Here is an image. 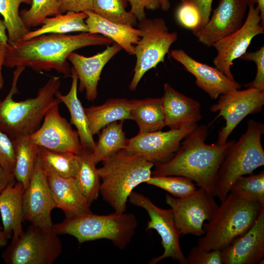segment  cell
Returning <instances> with one entry per match:
<instances>
[{
    "label": "cell",
    "instance_id": "6da1fadb",
    "mask_svg": "<svg viewBox=\"0 0 264 264\" xmlns=\"http://www.w3.org/2000/svg\"><path fill=\"white\" fill-rule=\"evenodd\" d=\"M113 43L107 37L89 32L44 34L8 43L4 66L9 68L24 66L37 73L54 69L66 76H71V68L67 61L70 54L84 47Z\"/></svg>",
    "mask_w": 264,
    "mask_h": 264
},
{
    "label": "cell",
    "instance_id": "7a4b0ae2",
    "mask_svg": "<svg viewBox=\"0 0 264 264\" xmlns=\"http://www.w3.org/2000/svg\"><path fill=\"white\" fill-rule=\"evenodd\" d=\"M208 134L206 126L197 125L184 137L169 160L155 164L152 176H185L214 197L220 166L236 141H229L221 146L207 144L205 140Z\"/></svg>",
    "mask_w": 264,
    "mask_h": 264
},
{
    "label": "cell",
    "instance_id": "3957f363",
    "mask_svg": "<svg viewBox=\"0 0 264 264\" xmlns=\"http://www.w3.org/2000/svg\"><path fill=\"white\" fill-rule=\"evenodd\" d=\"M25 68L24 66L16 67L11 89L6 97L0 100V129L12 140L34 132L41 126L49 109L61 103L55 97L61 84L60 78L55 76H51L39 89L35 97L14 100L13 95L20 93L17 88L18 79Z\"/></svg>",
    "mask_w": 264,
    "mask_h": 264
},
{
    "label": "cell",
    "instance_id": "277c9868",
    "mask_svg": "<svg viewBox=\"0 0 264 264\" xmlns=\"http://www.w3.org/2000/svg\"><path fill=\"white\" fill-rule=\"evenodd\" d=\"M102 162L98 168L102 180L100 194L114 212H125L129 196L151 177L154 164L126 148Z\"/></svg>",
    "mask_w": 264,
    "mask_h": 264
},
{
    "label": "cell",
    "instance_id": "5b68a950",
    "mask_svg": "<svg viewBox=\"0 0 264 264\" xmlns=\"http://www.w3.org/2000/svg\"><path fill=\"white\" fill-rule=\"evenodd\" d=\"M263 209L259 203L229 192L212 219L204 223L205 233L197 247L201 251L222 250L250 229Z\"/></svg>",
    "mask_w": 264,
    "mask_h": 264
},
{
    "label": "cell",
    "instance_id": "8992f818",
    "mask_svg": "<svg viewBox=\"0 0 264 264\" xmlns=\"http://www.w3.org/2000/svg\"><path fill=\"white\" fill-rule=\"evenodd\" d=\"M137 226V219L133 214L114 212L108 215L91 213L65 218L53 224L52 229L58 235L73 236L80 243L107 239L116 247L124 249L131 241Z\"/></svg>",
    "mask_w": 264,
    "mask_h": 264
},
{
    "label": "cell",
    "instance_id": "52a82bcc",
    "mask_svg": "<svg viewBox=\"0 0 264 264\" xmlns=\"http://www.w3.org/2000/svg\"><path fill=\"white\" fill-rule=\"evenodd\" d=\"M263 123L250 119L245 132L227 151L218 172L214 197L222 201L233 182L241 176L251 174L264 164L261 138Z\"/></svg>",
    "mask_w": 264,
    "mask_h": 264
},
{
    "label": "cell",
    "instance_id": "ba28073f",
    "mask_svg": "<svg viewBox=\"0 0 264 264\" xmlns=\"http://www.w3.org/2000/svg\"><path fill=\"white\" fill-rule=\"evenodd\" d=\"M137 25L141 31V37L135 46L136 63L129 87L132 91L136 90L146 72L164 62L165 55L178 38L176 32L169 31L162 18H145L139 21Z\"/></svg>",
    "mask_w": 264,
    "mask_h": 264
},
{
    "label": "cell",
    "instance_id": "9c48e42d",
    "mask_svg": "<svg viewBox=\"0 0 264 264\" xmlns=\"http://www.w3.org/2000/svg\"><path fill=\"white\" fill-rule=\"evenodd\" d=\"M62 245L52 229L31 224L2 254L7 264H52L60 255Z\"/></svg>",
    "mask_w": 264,
    "mask_h": 264
},
{
    "label": "cell",
    "instance_id": "30bf717a",
    "mask_svg": "<svg viewBox=\"0 0 264 264\" xmlns=\"http://www.w3.org/2000/svg\"><path fill=\"white\" fill-rule=\"evenodd\" d=\"M128 201L146 210L150 217L146 229L155 230L161 239L163 253L152 258L149 264H155L165 258H171L181 264H188L179 243L181 234L176 225L172 210L161 208L148 197L133 191L129 196Z\"/></svg>",
    "mask_w": 264,
    "mask_h": 264
},
{
    "label": "cell",
    "instance_id": "8fae6325",
    "mask_svg": "<svg viewBox=\"0 0 264 264\" xmlns=\"http://www.w3.org/2000/svg\"><path fill=\"white\" fill-rule=\"evenodd\" d=\"M214 197L201 188L183 198L166 195V202L171 207L182 235L202 236L204 234L205 221L212 219L218 207Z\"/></svg>",
    "mask_w": 264,
    "mask_h": 264
},
{
    "label": "cell",
    "instance_id": "7c38bea8",
    "mask_svg": "<svg viewBox=\"0 0 264 264\" xmlns=\"http://www.w3.org/2000/svg\"><path fill=\"white\" fill-rule=\"evenodd\" d=\"M217 103L210 110L219 112L217 117L222 116L225 125L219 131L217 144L223 145L233 131L248 115L259 113L264 105V91L253 88L244 90L234 89L219 97Z\"/></svg>",
    "mask_w": 264,
    "mask_h": 264
},
{
    "label": "cell",
    "instance_id": "4fadbf2b",
    "mask_svg": "<svg viewBox=\"0 0 264 264\" xmlns=\"http://www.w3.org/2000/svg\"><path fill=\"white\" fill-rule=\"evenodd\" d=\"M248 7L247 15L242 25L213 45L217 52L213 60L215 67L231 80H235L231 70L233 61L246 52L255 37L264 33L258 7L254 4Z\"/></svg>",
    "mask_w": 264,
    "mask_h": 264
},
{
    "label": "cell",
    "instance_id": "5bb4252c",
    "mask_svg": "<svg viewBox=\"0 0 264 264\" xmlns=\"http://www.w3.org/2000/svg\"><path fill=\"white\" fill-rule=\"evenodd\" d=\"M51 107L46 112L40 128L29 137L39 147L59 152L78 154L83 148L79 134L59 112V105Z\"/></svg>",
    "mask_w": 264,
    "mask_h": 264
},
{
    "label": "cell",
    "instance_id": "9a60e30c",
    "mask_svg": "<svg viewBox=\"0 0 264 264\" xmlns=\"http://www.w3.org/2000/svg\"><path fill=\"white\" fill-rule=\"evenodd\" d=\"M197 125L166 132L138 133L128 140L126 149L139 154L154 165L164 163L173 156L182 140Z\"/></svg>",
    "mask_w": 264,
    "mask_h": 264
},
{
    "label": "cell",
    "instance_id": "2e32d148",
    "mask_svg": "<svg viewBox=\"0 0 264 264\" xmlns=\"http://www.w3.org/2000/svg\"><path fill=\"white\" fill-rule=\"evenodd\" d=\"M24 220L46 229L53 225L51 212L54 208L46 171L38 159L22 198Z\"/></svg>",
    "mask_w": 264,
    "mask_h": 264
},
{
    "label": "cell",
    "instance_id": "e0dca14e",
    "mask_svg": "<svg viewBox=\"0 0 264 264\" xmlns=\"http://www.w3.org/2000/svg\"><path fill=\"white\" fill-rule=\"evenodd\" d=\"M248 6L245 0H219L211 17L196 35L198 42L207 46H213L238 29L243 23Z\"/></svg>",
    "mask_w": 264,
    "mask_h": 264
},
{
    "label": "cell",
    "instance_id": "ac0fdd59",
    "mask_svg": "<svg viewBox=\"0 0 264 264\" xmlns=\"http://www.w3.org/2000/svg\"><path fill=\"white\" fill-rule=\"evenodd\" d=\"M170 55L194 76L197 86L212 99H217L222 94L241 87L239 83L229 78L216 67L195 60L182 49L171 50Z\"/></svg>",
    "mask_w": 264,
    "mask_h": 264
},
{
    "label": "cell",
    "instance_id": "d6986e66",
    "mask_svg": "<svg viewBox=\"0 0 264 264\" xmlns=\"http://www.w3.org/2000/svg\"><path fill=\"white\" fill-rule=\"evenodd\" d=\"M221 251L223 264H262L264 258V209L249 230Z\"/></svg>",
    "mask_w": 264,
    "mask_h": 264
},
{
    "label": "cell",
    "instance_id": "ffe728a7",
    "mask_svg": "<svg viewBox=\"0 0 264 264\" xmlns=\"http://www.w3.org/2000/svg\"><path fill=\"white\" fill-rule=\"evenodd\" d=\"M122 48L113 43L105 50L90 57H86L73 52L68 60L73 65L79 80V91L86 92L88 101H93L97 96V86L104 67Z\"/></svg>",
    "mask_w": 264,
    "mask_h": 264
},
{
    "label": "cell",
    "instance_id": "44dd1931",
    "mask_svg": "<svg viewBox=\"0 0 264 264\" xmlns=\"http://www.w3.org/2000/svg\"><path fill=\"white\" fill-rule=\"evenodd\" d=\"M161 99L165 126L170 129L197 125L202 118L200 103L179 92L168 83L164 86Z\"/></svg>",
    "mask_w": 264,
    "mask_h": 264
},
{
    "label": "cell",
    "instance_id": "7402d4cb",
    "mask_svg": "<svg viewBox=\"0 0 264 264\" xmlns=\"http://www.w3.org/2000/svg\"><path fill=\"white\" fill-rule=\"evenodd\" d=\"M46 174L54 207L61 209L66 218L92 213L90 205L79 189L74 177H63L49 172Z\"/></svg>",
    "mask_w": 264,
    "mask_h": 264
},
{
    "label": "cell",
    "instance_id": "603a6c76",
    "mask_svg": "<svg viewBox=\"0 0 264 264\" xmlns=\"http://www.w3.org/2000/svg\"><path fill=\"white\" fill-rule=\"evenodd\" d=\"M85 22L88 32L98 34L111 39L127 53L134 55L135 45L141 37V31L134 26L109 20L92 10L85 11Z\"/></svg>",
    "mask_w": 264,
    "mask_h": 264
},
{
    "label": "cell",
    "instance_id": "cb8c5ba5",
    "mask_svg": "<svg viewBox=\"0 0 264 264\" xmlns=\"http://www.w3.org/2000/svg\"><path fill=\"white\" fill-rule=\"evenodd\" d=\"M24 187L16 181L0 193V213L3 229L8 239H17L23 232L22 198Z\"/></svg>",
    "mask_w": 264,
    "mask_h": 264
},
{
    "label": "cell",
    "instance_id": "d4e9b609",
    "mask_svg": "<svg viewBox=\"0 0 264 264\" xmlns=\"http://www.w3.org/2000/svg\"><path fill=\"white\" fill-rule=\"evenodd\" d=\"M71 76L72 83L69 92L63 95L58 91L55 97L68 109L70 114V123L77 129L83 149L92 153L95 149L96 143L90 131L85 109L78 98V78L73 67L71 68Z\"/></svg>",
    "mask_w": 264,
    "mask_h": 264
},
{
    "label": "cell",
    "instance_id": "484cf974",
    "mask_svg": "<svg viewBox=\"0 0 264 264\" xmlns=\"http://www.w3.org/2000/svg\"><path fill=\"white\" fill-rule=\"evenodd\" d=\"M91 133L93 135L108 124L118 120L132 119L131 100L111 99L100 106L84 108Z\"/></svg>",
    "mask_w": 264,
    "mask_h": 264
},
{
    "label": "cell",
    "instance_id": "4316f807",
    "mask_svg": "<svg viewBox=\"0 0 264 264\" xmlns=\"http://www.w3.org/2000/svg\"><path fill=\"white\" fill-rule=\"evenodd\" d=\"M131 102V120L137 123L138 133L160 131L165 126L161 97L134 99Z\"/></svg>",
    "mask_w": 264,
    "mask_h": 264
},
{
    "label": "cell",
    "instance_id": "83f0119b",
    "mask_svg": "<svg viewBox=\"0 0 264 264\" xmlns=\"http://www.w3.org/2000/svg\"><path fill=\"white\" fill-rule=\"evenodd\" d=\"M87 15L84 12H67L52 17H46L41 27L29 31L20 40H27L46 34H66L72 32H88L85 20Z\"/></svg>",
    "mask_w": 264,
    "mask_h": 264
},
{
    "label": "cell",
    "instance_id": "f1b7e54d",
    "mask_svg": "<svg viewBox=\"0 0 264 264\" xmlns=\"http://www.w3.org/2000/svg\"><path fill=\"white\" fill-rule=\"evenodd\" d=\"M12 140L15 150L13 176L25 189L30 183L37 162L39 146L29 136H20Z\"/></svg>",
    "mask_w": 264,
    "mask_h": 264
},
{
    "label": "cell",
    "instance_id": "f546056e",
    "mask_svg": "<svg viewBox=\"0 0 264 264\" xmlns=\"http://www.w3.org/2000/svg\"><path fill=\"white\" fill-rule=\"evenodd\" d=\"M78 168L74 178L81 192L91 204L100 194V177L94 163L91 153L83 149L77 154Z\"/></svg>",
    "mask_w": 264,
    "mask_h": 264
},
{
    "label": "cell",
    "instance_id": "4dcf8cb0",
    "mask_svg": "<svg viewBox=\"0 0 264 264\" xmlns=\"http://www.w3.org/2000/svg\"><path fill=\"white\" fill-rule=\"evenodd\" d=\"M123 122H113L102 129L95 149L91 153L96 165L126 148L128 139L123 130Z\"/></svg>",
    "mask_w": 264,
    "mask_h": 264
},
{
    "label": "cell",
    "instance_id": "1f68e13d",
    "mask_svg": "<svg viewBox=\"0 0 264 264\" xmlns=\"http://www.w3.org/2000/svg\"><path fill=\"white\" fill-rule=\"evenodd\" d=\"M38 159L46 172L63 177H74L78 168L77 154L39 147Z\"/></svg>",
    "mask_w": 264,
    "mask_h": 264
},
{
    "label": "cell",
    "instance_id": "d6a6232c",
    "mask_svg": "<svg viewBox=\"0 0 264 264\" xmlns=\"http://www.w3.org/2000/svg\"><path fill=\"white\" fill-rule=\"evenodd\" d=\"M22 3L31 5L32 0H0V14L7 30L8 43L17 42L30 31L20 16L19 7Z\"/></svg>",
    "mask_w": 264,
    "mask_h": 264
},
{
    "label": "cell",
    "instance_id": "836d02e7",
    "mask_svg": "<svg viewBox=\"0 0 264 264\" xmlns=\"http://www.w3.org/2000/svg\"><path fill=\"white\" fill-rule=\"evenodd\" d=\"M232 192L241 198L256 202L264 207V171L236 179L230 187Z\"/></svg>",
    "mask_w": 264,
    "mask_h": 264
},
{
    "label": "cell",
    "instance_id": "e575fe53",
    "mask_svg": "<svg viewBox=\"0 0 264 264\" xmlns=\"http://www.w3.org/2000/svg\"><path fill=\"white\" fill-rule=\"evenodd\" d=\"M92 11L111 21L134 26L137 19L126 9L124 0H93Z\"/></svg>",
    "mask_w": 264,
    "mask_h": 264
},
{
    "label": "cell",
    "instance_id": "d590c367",
    "mask_svg": "<svg viewBox=\"0 0 264 264\" xmlns=\"http://www.w3.org/2000/svg\"><path fill=\"white\" fill-rule=\"evenodd\" d=\"M146 183L166 191L176 198L187 197L197 189L191 179L182 176H151Z\"/></svg>",
    "mask_w": 264,
    "mask_h": 264
},
{
    "label": "cell",
    "instance_id": "8d00e7d4",
    "mask_svg": "<svg viewBox=\"0 0 264 264\" xmlns=\"http://www.w3.org/2000/svg\"><path fill=\"white\" fill-rule=\"evenodd\" d=\"M61 14L57 0H32L30 8L20 13L25 26L29 29L42 24L46 17Z\"/></svg>",
    "mask_w": 264,
    "mask_h": 264
},
{
    "label": "cell",
    "instance_id": "74e56055",
    "mask_svg": "<svg viewBox=\"0 0 264 264\" xmlns=\"http://www.w3.org/2000/svg\"><path fill=\"white\" fill-rule=\"evenodd\" d=\"M176 16L179 24L191 30L195 35L200 22L198 10L192 4L181 3L177 10Z\"/></svg>",
    "mask_w": 264,
    "mask_h": 264
},
{
    "label": "cell",
    "instance_id": "f35d334b",
    "mask_svg": "<svg viewBox=\"0 0 264 264\" xmlns=\"http://www.w3.org/2000/svg\"><path fill=\"white\" fill-rule=\"evenodd\" d=\"M240 59L253 61L257 66L255 79L244 86L246 88H255L264 91V46L263 45L255 52H246Z\"/></svg>",
    "mask_w": 264,
    "mask_h": 264
},
{
    "label": "cell",
    "instance_id": "ab89813d",
    "mask_svg": "<svg viewBox=\"0 0 264 264\" xmlns=\"http://www.w3.org/2000/svg\"><path fill=\"white\" fill-rule=\"evenodd\" d=\"M15 161V150L13 140L0 129V164L11 176Z\"/></svg>",
    "mask_w": 264,
    "mask_h": 264
},
{
    "label": "cell",
    "instance_id": "60d3db41",
    "mask_svg": "<svg viewBox=\"0 0 264 264\" xmlns=\"http://www.w3.org/2000/svg\"><path fill=\"white\" fill-rule=\"evenodd\" d=\"M188 264H223L220 250L201 251L193 247L186 257Z\"/></svg>",
    "mask_w": 264,
    "mask_h": 264
},
{
    "label": "cell",
    "instance_id": "b9f144b4",
    "mask_svg": "<svg viewBox=\"0 0 264 264\" xmlns=\"http://www.w3.org/2000/svg\"><path fill=\"white\" fill-rule=\"evenodd\" d=\"M130 11L138 21L146 18L145 10H155L160 8L159 0H127Z\"/></svg>",
    "mask_w": 264,
    "mask_h": 264
},
{
    "label": "cell",
    "instance_id": "7bdbcfd3",
    "mask_svg": "<svg viewBox=\"0 0 264 264\" xmlns=\"http://www.w3.org/2000/svg\"><path fill=\"white\" fill-rule=\"evenodd\" d=\"M61 14L92 10L93 0H57Z\"/></svg>",
    "mask_w": 264,
    "mask_h": 264
},
{
    "label": "cell",
    "instance_id": "ee69618b",
    "mask_svg": "<svg viewBox=\"0 0 264 264\" xmlns=\"http://www.w3.org/2000/svg\"><path fill=\"white\" fill-rule=\"evenodd\" d=\"M213 0H181V3H187L194 5L198 11L200 22L195 36L202 29L209 20L212 11Z\"/></svg>",
    "mask_w": 264,
    "mask_h": 264
},
{
    "label": "cell",
    "instance_id": "f6af8a7d",
    "mask_svg": "<svg viewBox=\"0 0 264 264\" xmlns=\"http://www.w3.org/2000/svg\"><path fill=\"white\" fill-rule=\"evenodd\" d=\"M15 182L14 177L10 176L0 164V193L9 184Z\"/></svg>",
    "mask_w": 264,
    "mask_h": 264
},
{
    "label": "cell",
    "instance_id": "bcb514c9",
    "mask_svg": "<svg viewBox=\"0 0 264 264\" xmlns=\"http://www.w3.org/2000/svg\"><path fill=\"white\" fill-rule=\"evenodd\" d=\"M8 46V44H6L0 42V89L3 87L4 80L2 74V67L5 63V54Z\"/></svg>",
    "mask_w": 264,
    "mask_h": 264
},
{
    "label": "cell",
    "instance_id": "7dc6e473",
    "mask_svg": "<svg viewBox=\"0 0 264 264\" xmlns=\"http://www.w3.org/2000/svg\"><path fill=\"white\" fill-rule=\"evenodd\" d=\"M6 27L3 22L0 19V42L8 44V38L6 33Z\"/></svg>",
    "mask_w": 264,
    "mask_h": 264
},
{
    "label": "cell",
    "instance_id": "c3c4849f",
    "mask_svg": "<svg viewBox=\"0 0 264 264\" xmlns=\"http://www.w3.org/2000/svg\"><path fill=\"white\" fill-rule=\"evenodd\" d=\"M256 3H257V6L258 7L260 16L261 18L262 23L264 25V0H255Z\"/></svg>",
    "mask_w": 264,
    "mask_h": 264
},
{
    "label": "cell",
    "instance_id": "681fc988",
    "mask_svg": "<svg viewBox=\"0 0 264 264\" xmlns=\"http://www.w3.org/2000/svg\"><path fill=\"white\" fill-rule=\"evenodd\" d=\"M8 239L3 231V227L0 226V247L5 246L7 244Z\"/></svg>",
    "mask_w": 264,
    "mask_h": 264
},
{
    "label": "cell",
    "instance_id": "f907efd6",
    "mask_svg": "<svg viewBox=\"0 0 264 264\" xmlns=\"http://www.w3.org/2000/svg\"><path fill=\"white\" fill-rule=\"evenodd\" d=\"M160 8L163 11H167L170 7L169 0H159Z\"/></svg>",
    "mask_w": 264,
    "mask_h": 264
},
{
    "label": "cell",
    "instance_id": "816d5d0a",
    "mask_svg": "<svg viewBox=\"0 0 264 264\" xmlns=\"http://www.w3.org/2000/svg\"><path fill=\"white\" fill-rule=\"evenodd\" d=\"M245 0L247 3L248 5H249L250 4H256V1H255V0Z\"/></svg>",
    "mask_w": 264,
    "mask_h": 264
}]
</instances>
